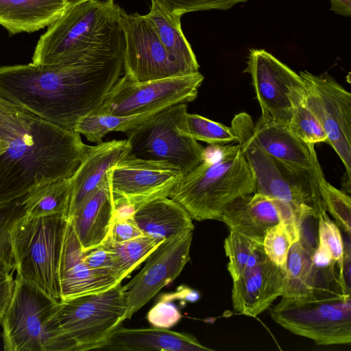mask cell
<instances>
[{
  "mask_svg": "<svg viewBox=\"0 0 351 351\" xmlns=\"http://www.w3.org/2000/svg\"><path fill=\"white\" fill-rule=\"evenodd\" d=\"M130 152L127 140H112L90 146L69 178L71 198L68 219L101 184L109 169Z\"/></svg>",
  "mask_w": 351,
  "mask_h": 351,
  "instance_id": "obj_21",
  "label": "cell"
},
{
  "mask_svg": "<svg viewBox=\"0 0 351 351\" xmlns=\"http://www.w3.org/2000/svg\"><path fill=\"white\" fill-rule=\"evenodd\" d=\"M124 39L74 62L0 67V98L62 129L96 113L123 71Z\"/></svg>",
  "mask_w": 351,
  "mask_h": 351,
  "instance_id": "obj_1",
  "label": "cell"
},
{
  "mask_svg": "<svg viewBox=\"0 0 351 351\" xmlns=\"http://www.w3.org/2000/svg\"><path fill=\"white\" fill-rule=\"evenodd\" d=\"M0 204L71 177L90 146L62 129L0 98Z\"/></svg>",
  "mask_w": 351,
  "mask_h": 351,
  "instance_id": "obj_2",
  "label": "cell"
},
{
  "mask_svg": "<svg viewBox=\"0 0 351 351\" xmlns=\"http://www.w3.org/2000/svg\"><path fill=\"white\" fill-rule=\"evenodd\" d=\"M125 308L119 283L103 291L60 300L56 317L77 351L96 350L125 321Z\"/></svg>",
  "mask_w": 351,
  "mask_h": 351,
  "instance_id": "obj_10",
  "label": "cell"
},
{
  "mask_svg": "<svg viewBox=\"0 0 351 351\" xmlns=\"http://www.w3.org/2000/svg\"><path fill=\"white\" fill-rule=\"evenodd\" d=\"M187 104L167 107L126 132L129 154L165 160L179 167L184 176L205 158V149L189 133Z\"/></svg>",
  "mask_w": 351,
  "mask_h": 351,
  "instance_id": "obj_8",
  "label": "cell"
},
{
  "mask_svg": "<svg viewBox=\"0 0 351 351\" xmlns=\"http://www.w3.org/2000/svg\"><path fill=\"white\" fill-rule=\"evenodd\" d=\"M292 244L287 228L281 222L271 227L263 238V247L266 256L284 273Z\"/></svg>",
  "mask_w": 351,
  "mask_h": 351,
  "instance_id": "obj_36",
  "label": "cell"
},
{
  "mask_svg": "<svg viewBox=\"0 0 351 351\" xmlns=\"http://www.w3.org/2000/svg\"><path fill=\"white\" fill-rule=\"evenodd\" d=\"M254 134L261 148L290 173L317 182L324 176L314 145L300 140L288 125L261 117Z\"/></svg>",
  "mask_w": 351,
  "mask_h": 351,
  "instance_id": "obj_18",
  "label": "cell"
},
{
  "mask_svg": "<svg viewBox=\"0 0 351 351\" xmlns=\"http://www.w3.org/2000/svg\"><path fill=\"white\" fill-rule=\"evenodd\" d=\"M298 217L299 241L311 255L319 245V217L311 207L303 204L295 212Z\"/></svg>",
  "mask_w": 351,
  "mask_h": 351,
  "instance_id": "obj_39",
  "label": "cell"
},
{
  "mask_svg": "<svg viewBox=\"0 0 351 351\" xmlns=\"http://www.w3.org/2000/svg\"><path fill=\"white\" fill-rule=\"evenodd\" d=\"M305 86L306 106L326 132L327 143L346 167L343 184L350 192L351 182V94L327 73H299Z\"/></svg>",
  "mask_w": 351,
  "mask_h": 351,
  "instance_id": "obj_12",
  "label": "cell"
},
{
  "mask_svg": "<svg viewBox=\"0 0 351 351\" xmlns=\"http://www.w3.org/2000/svg\"><path fill=\"white\" fill-rule=\"evenodd\" d=\"M83 254L71 222L68 219L59 265L60 300L98 293L121 283L111 272L88 267L82 260Z\"/></svg>",
  "mask_w": 351,
  "mask_h": 351,
  "instance_id": "obj_19",
  "label": "cell"
},
{
  "mask_svg": "<svg viewBox=\"0 0 351 351\" xmlns=\"http://www.w3.org/2000/svg\"><path fill=\"white\" fill-rule=\"evenodd\" d=\"M100 349L138 351L212 350L189 334L157 327L127 328L120 326L110 334Z\"/></svg>",
  "mask_w": 351,
  "mask_h": 351,
  "instance_id": "obj_23",
  "label": "cell"
},
{
  "mask_svg": "<svg viewBox=\"0 0 351 351\" xmlns=\"http://www.w3.org/2000/svg\"><path fill=\"white\" fill-rule=\"evenodd\" d=\"M108 173L114 208L129 206L134 210L154 199L169 197L184 176L181 169L171 162L130 154Z\"/></svg>",
  "mask_w": 351,
  "mask_h": 351,
  "instance_id": "obj_13",
  "label": "cell"
},
{
  "mask_svg": "<svg viewBox=\"0 0 351 351\" xmlns=\"http://www.w3.org/2000/svg\"><path fill=\"white\" fill-rule=\"evenodd\" d=\"M14 287L13 275L0 280V322L10 303Z\"/></svg>",
  "mask_w": 351,
  "mask_h": 351,
  "instance_id": "obj_43",
  "label": "cell"
},
{
  "mask_svg": "<svg viewBox=\"0 0 351 351\" xmlns=\"http://www.w3.org/2000/svg\"><path fill=\"white\" fill-rule=\"evenodd\" d=\"M268 309L275 322L317 345L351 343L350 293L340 284L315 288L300 297H282Z\"/></svg>",
  "mask_w": 351,
  "mask_h": 351,
  "instance_id": "obj_6",
  "label": "cell"
},
{
  "mask_svg": "<svg viewBox=\"0 0 351 351\" xmlns=\"http://www.w3.org/2000/svg\"><path fill=\"white\" fill-rule=\"evenodd\" d=\"M313 289L312 255L298 241L291 245L289 251L282 297H300Z\"/></svg>",
  "mask_w": 351,
  "mask_h": 351,
  "instance_id": "obj_28",
  "label": "cell"
},
{
  "mask_svg": "<svg viewBox=\"0 0 351 351\" xmlns=\"http://www.w3.org/2000/svg\"><path fill=\"white\" fill-rule=\"evenodd\" d=\"M132 217L143 234L163 240L195 228L188 212L169 197L142 204L134 210Z\"/></svg>",
  "mask_w": 351,
  "mask_h": 351,
  "instance_id": "obj_24",
  "label": "cell"
},
{
  "mask_svg": "<svg viewBox=\"0 0 351 351\" xmlns=\"http://www.w3.org/2000/svg\"><path fill=\"white\" fill-rule=\"evenodd\" d=\"M70 198L69 178L50 182L32 191L27 215L32 217L62 215L68 219Z\"/></svg>",
  "mask_w": 351,
  "mask_h": 351,
  "instance_id": "obj_31",
  "label": "cell"
},
{
  "mask_svg": "<svg viewBox=\"0 0 351 351\" xmlns=\"http://www.w3.org/2000/svg\"><path fill=\"white\" fill-rule=\"evenodd\" d=\"M31 193L0 204V280L16 271L11 234L15 225L27 215Z\"/></svg>",
  "mask_w": 351,
  "mask_h": 351,
  "instance_id": "obj_27",
  "label": "cell"
},
{
  "mask_svg": "<svg viewBox=\"0 0 351 351\" xmlns=\"http://www.w3.org/2000/svg\"><path fill=\"white\" fill-rule=\"evenodd\" d=\"M120 8L114 0H85L67 6L40 37L32 63L69 64L122 39Z\"/></svg>",
  "mask_w": 351,
  "mask_h": 351,
  "instance_id": "obj_4",
  "label": "cell"
},
{
  "mask_svg": "<svg viewBox=\"0 0 351 351\" xmlns=\"http://www.w3.org/2000/svg\"><path fill=\"white\" fill-rule=\"evenodd\" d=\"M132 215L119 217L114 214L107 240L114 243H121L143 235V232L135 223Z\"/></svg>",
  "mask_w": 351,
  "mask_h": 351,
  "instance_id": "obj_42",
  "label": "cell"
},
{
  "mask_svg": "<svg viewBox=\"0 0 351 351\" xmlns=\"http://www.w3.org/2000/svg\"><path fill=\"white\" fill-rule=\"evenodd\" d=\"M186 121L190 134L197 141L205 142L211 146L237 143V136L231 127L189 112Z\"/></svg>",
  "mask_w": 351,
  "mask_h": 351,
  "instance_id": "obj_34",
  "label": "cell"
},
{
  "mask_svg": "<svg viewBox=\"0 0 351 351\" xmlns=\"http://www.w3.org/2000/svg\"><path fill=\"white\" fill-rule=\"evenodd\" d=\"M211 149L212 156L206 152L204 160L184 175L169 195L197 221H220L236 198L255 193L254 176L239 145Z\"/></svg>",
  "mask_w": 351,
  "mask_h": 351,
  "instance_id": "obj_3",
  "label": "cell"
},
{
  "mask_svg": "<svg viewBox=\"0 0 351 351\" xmlns=\"http://www.w3.org/2000/svg\"><path fill=\"white\" fill-rule=\"evenodd\" d=\"M68 219L62 215L25 216L11 234L17 277L60 300L59 265Z\"/></svg>",
  "mask_w": 351,
  "mask_h": 351,
  "instance_id": "obj_7",
  "label": "cell"
},
{
  "mask_svg": "<svg viewBox=\"0 0 351 351\" xmlns=\"http://www.w3.org/2000/svg\"><path fill=\"white\" fill-rule=\"evenodd\" d=\"M145 16L155 28L169 60L183 75L199 72L195 53L182 29L181 17L167 13L155 0H151L149 12Z\"/></svg>",
  "mask_w": 351,
  "mask_h": 351,
  "instance_id": "obj_26",
  "label": "cell"
},
{
  "mask_svg": "<svg viewBox=\"0 0 351 351\" xmlns=\"http://www.w3.org/2000/svg\"><path fill=\"white\" fill-rule=\"evenodd\" d=\"M108 173L97 190L69 219L83 252L102 245L108 237L114 204Z\"/></svg>",
  "mask_w": 351,
  "mask_h": 351,
  "instance_id": "obj_22",
  "label": "cell"
},
{
  "mask_svg": "<svg viewBox=\"0 0 351 351\" xmlns=\"http://www.w3.org/2000/svg\"><path fill=\"white\" fill-rule=\"evenodd\" d=\"M319 189L326 210L337 225L347 234L351 232V198L345 191L337 189L326 181L324 176L318 179Z\"/></svg>",
  "mask_w": 351,
  "mask_h": 351,
  "instance_id": "obj_35",
  "label": "cell"
},
{
  "mask_svg": "<svg viewBox=\"0 0 351 351\" xmlns=\"http://www.w3.org/2000/svg\"><path fill=\"white\" fill-rule=\"evenodd\" d=\"M265 119L288 125L292 98L305 89L300 74L263 49L250 50L247 66Z\"/></svg>",
  "mask_w": 351,
  "mask_h": 351,
  "instance_id": "obj_14",
  "label": "cell"
},
{
  "mask_svg": "<svg viewBox=\"0 0 351 351\" xmlns=\"http://www.w3.org/2000/svg\"><path fill=\"white\" fill-rule=\"evenodd\" d=\"M182 318L178 308L167 300H160L148 313L147 319L157 328H168L176 325Z\"/></svg>",
  "mask_w": 351,
  "mask_h": 351,
  "instance_id": "obj_40",
  "label": "cell"
},
{
  "mask_svg": "<svg viewBox=\"0 0 351 351\" xmlns=\"http://www.w3.org/2000/svg\"><path fill=\"white\" fill-rule=\"evenodd\" d=\"M319 239L323 241L328 246L332 259L336 262L339 271V281L343 288L350 293L345 285L343 278V242L339 226L328 217L326 212L319 217Z\"/></svg>",
  "mask_w": 351,
  "mask_h": 351,
  "instance_id": "obj_37",
  "label": "cell"
},
{
  "mask_svg": "<svg viewBox=\"0 0 351 351\" xmlns=\"http://www.w3.org/2000/svg\"><path fill=\"white\" fill-rule=\"evenodd\" d=\"M231 128L254 174L256 193L286 202L295 212L303 204L319 215L327 211L318 185L290 173L261 148L256 140L254 123L250 114H236Z\"/></svg>",
  "mask_w": 351,
  "mask_h": 351,
  "instance_id": "obj_9",
  "label": "cell"
},
{
  "mask_svg": "<svg viewBox=\"0 0 351 351\" xmlns=\"http://www.w3.org/2000/svg\"><path fill=\"white\" fill-rule=\"evenodd\" d=\"M158 111L160 110L126 116L95 113L81 119L76 123L74 130L80 135H84L88 141L97 144L102 142L103 138L108 133L110 132H126Z\"/></svg>",
  "mask_w": 351,
  "mask_h": 351,
  "instance_id": "obj_30",
  "label": "cell"
},
{
  "mask_svg": "<svg viewBox=\"0 0 351 351\" xmlns=\"http://www.w3.org/2000/svg\"><path fill=\"white\" fill-rule=\"evenodd\" d=\"M64 0H0V25L10 34L49 26L64 12Z\"/></svg>",
  "mask_w": 351,
  "mask_h": 351,
  "instance_id": "obj_25",
  "label": "cell"
},
{
  "mask_svg": "<svg viewBox=\"0 0 351 351\" xmlns=\"http://www.w3.org/2000/svg\"><path fill=\"white\" fill-rule=\"evenodd\" d=\"M8 144L5 141H0V154H2L6 149Z\"/></svg>",
  "mask_w": 351,
  "mask_h": 351,
  "instance_id": "obj_46",
  "label": "cell"
},
{
  "mask_svg": "<svg viewBox=\"0 0 351 351\" xmlns=\"http://www.w3.org/2000/svg\"><path fill=\"white\" fill-rule=\"evenodd\" d=\"M330 10L343 16H351V0H330Z\"/></svg>",
  "mask_w": 351,
  "mask_h": 351,
  "instance_id": "obj_44",
  "label": "cell"
},
{
  "mask_svg": "<svg viewBox=\"0 0 351 351\" xmlns=\"http://www.w3.org/2000/svg\"><path fill=\"white\" fill-rule=\"evenodd\" d=\"M165 241L143 234L121 243L106 240L103 244L112 254L119 280L122 281L147 260Z\"/></svg>",
  "mask_w": 351,
  "mask_h": 351,
  "instance_id": "obj_29",
  "label": "cell"
},
{
  "mask_svg": "<svg viewBox=\"0 0 351 351\" xmlns=\"http://www.w3.org/2000/svg\"><path fill=\"white\" fill-rule=\"evenodd\" d=\"M223 247L228 258L227 269L233 281L237 280L247 269L267 257L262 242L233 230H230L225 239Z\"/></svg>",
  "mask_w": 351,
  "mask_h": 351,
  "instance_id": "obj_32",
  "label": "cell"
},
{
  "mask_svg": "<svg viewBox=\"0 0 351 351\" xmlns=\"http://www.w3.org/2000/svg\"><path fill=\"white\" fill-rule=\"evenodd\" d=\"M119 23L125 40L124 75L136 82L184 75L169 60L145 15L129 14L121 8Z\"/></svg>",
  "mask_w": 351,
  "mask_h": 351,
  "instance_id": "obj_15",
  "label": "cell"
},
{
  "mask_svg": "<svg viewBox=\"0 0 351 351\" xmlns=\"http://www.w3.org/2000/svg\"><path fill=\"white\" fill-rule=\"evenodd\" d=\"M60 301L19 277L1 320L6 351H77L56 317Z\"/></svg>",
  "mask_w": 351,
  "mask_h": 351,
  "instance_id": "obj_5",
  "label": "cell"
},
{
  "mask_svg": "<svg viewBox=\"0 0 351 351\" xmlns=\"http://www.w3.org/2000/svg\"><path fill=\"white\" fill-rule=\"evenodd\" d=\"M220 221L230 229L259 242L267 232L282 223L293 243L300 239L298 217L293 207L282 201L253 193L236 198L225 209Z\"/></svg>",
  "mask_w": 351,
  "mask_h": 351,
  "instance_id": "obj_17",
  "label": "cell"
},
{
  "mask_svg": "<svg viewBox=\"0 0 351 351\" xmlns=\"http://www.w3.org/2000/svg\"><path fill=\"white\" fill-rule=\"evenodd\" d=\"M285 273L268 257L247 269L233 281L232 302L234 311L256 317L282 297Z\"/></svg>",
  "mask_w": 351,
  "mask_h": 351,
  "instance_id": "obj_20",
  "label": "cell"
},
{
  "mask_svg": "<svg viewBox=\"0 0 351 351\" xmlns=\"http://www.w3.org/2000/svg\"><path fill=\"white\" fill-rule=\"evenodd\" d=\"M82 260L90 268L111 272L121 282L113 255L104 244L84 252Z\"/></svg>",
  "mask_w": 351,
  "mask_h": 351,
  "instance_id": "obj_41",
  "label": "cell"
},
{
  "mask_svg": "<svg viewBox=\"0 0 351 351\" xmlns=\"http://www.w3.org/2000/svg\"><path fill=\"white\" fill-rule=\"evenodd\" d=\"M169 14L180 16L204 10H227L236 4L250 0H155Z\"/></svg>",
  "mask_w": 351,
  "mask_h": 351,
  "instance_id": "obj_38",
  "label": "cell"
},
{
  "mask_svg": "<svg viewBox=\"0 0 351 351\" xmlns=\"http://www.w3.org/2000/svg\"><path fill=\"white\" fill-rule=\"evenodd\" d=\"M204 78L197 72L136 82L123 75L108 92L95 114L126 116L160 110L177 104H188L197 98Z\"/></svg>",
  "mask_w": 351,
  "mask_h": 351,
  "instance_id": "obj_11",
  "label": "cell"
},
{
  "mask_svg": "<svg viewBox=\"0 0 351 351\" xmlns=\"http://www.w3.org/2000/svg\"><path fill=\"white\" fill-rule=\"evenodd\" d=\"M83 1H85V0H64L66 6H70V5L76 4L77 3L82 2Z\"/></svg>",
  "mask_w": 351,
  "mask_h": 351,
  "instance_id": "obj_45",
  "label": "cell"
},
{
  "mask_svg": "<svg viewBox=\"0 0 351 351\" xmlns=\"http://www.w3.org/2000/svg\"><path fill=\"white\" fill-rule=\"evenodd\" d=\"M304 94L305 89L292 98V114L288 128L306 143H327L328 137L322 126L306 106Z\"/></svg>",
  "mask_w": 351,
  "mask_h": 351,
  "instance_id": "obj_33",
  "label": "cell"
},
{
  "mask_svg": "<svg viewBox=\"0 0 351 351\" xmlns=\"http://www.w3.org/2000/svg\"><path fill=\"white\" fill-rule=\"evenodd\" d=\"M193 231L166 239L149 257L145 265L123 287L124 319H130L164 287L172 282L190 261Z\"/></svg>",
  "mask_w": 351,
  "mask_h": 351,
  "instance_id": "obj_16",
  "label": "cell"
}]
</instances>
